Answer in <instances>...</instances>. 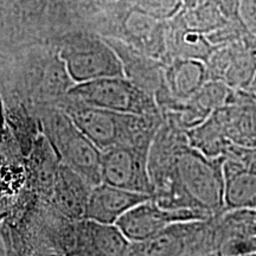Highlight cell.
<instances>
[{
    "instance_id": "cell-17",
    "label": "cell",
    "mask_w": 256,
    "mask_h": 256,
    "mask_svg": "<svg viewBox=\"0 0 256 256\" xmlns=\"http://www.w3.org/2000/svg\"><path fill=\"white\" fill-rule=\"evenodd\" d=\"M238 2V0H218L220 8H222L224 14H226L229 19H234V17H235V11Z\"/></svg>"
},
{
    "instance_id": "cell-11",
    "label": "cell",
    "mask_w": 256,
    "mask_h": 256,
    "mask_svg": "<svg viewBox=\"0 0 256 256\" xmlns=\"http://www.w3.org/2000/svg\"><path fill=\"white\" fill-rule=\"evenodd\" d=\"M92 188V185H89L82 176L60 162L54 179L51 202L54 208L66 218L84 220Z\"/></svg>"
},
{
    "instance_id": "cell-6",
    "label": "cell",
    "mask_w": 256,
    "mask_h": 256,
    "mask_svg": "<svg viewBox=\"0 0 256 256\" xmlns=\"http://www.w3.org/2000/svg\"><path fill=\"white\" fill-rule=\"evenodd\" d=\"M151 146H116L102 152V183L153 196L154 188L148 170Z\"/></svg>"
},
{
    "instance_id": "cell-2",
    "label": "cell",
    "mask_w": 256,
    "mask_h": 256,
    "mask_svg": "<svg viewBox=\"0 0 256 256\" xmlns=\"http://www.w3.org/2000/svg\"><path fill=\"white\" fill-rule=\"evenodd\" d=\"M40 130L60 164L76 171L89 185L102 183V151L76 126L60 107L46 110L40 119Z\"/></svg>"
},
{
    "instance_id": "cell-18",
    "label": "cell",
    "mask_w": 256,
    "mask_h": 256,
    "mask_svg": "<svg viewBox=\"0 0 256 256\" xmlns=\"http://www.w3.org/2000/svg\"><path fill=\"white\" fill-rule=\"evenodd\" d=\"M46 0H24V2L28 6H32L34 8H37L38 6L43 5Z\"/></svg>"
},
{
    "instance_id": "cell-1",
    "label": "cell",
    "mask_w": 256,
    "mask_h": 256,
    "mask_svg": "<svg viewBox=\"0 0 256 256\" xmlns=\"http://www.w3.org/2000/svg\"><path fill=\"white\" fill-rule=\"evenodd\" d=\"M102 152L116 146L152 145L164 120L162 115H136L90 107L69 100L62 107Z\"/></svg>"
},
{
    "instance_id": "cell-10",
    "label": "cell",
    "mask_w": 256,
    "mask_h": 256,
    "mask_svg": "<svg viewBox=\"0 0 256 256\" xmlns=\"http://www.w3.org/2000/svg\"><path fill=\"white\" fill-rule=\"evenodd\" d=\"M150 200H152L151 194L100 183L92 188L84 218L98 223L116 224L127 211Z\"/></svg>"
},
{
    "instance_id": "cell-12",
    "label": "cell",
    "mask_w": 256,
    "mask_h": 256,
    "mask_svg": "<svg viewBox=\"0 0 256 256\" xmlns=\"http://www.w3.org/2000/svg\"><path fill=\"white\" fill-rule=\"evenodd\" d=\"M208 81L209 74L203 60L174 58L164 66L165 89L178 101L191 98Z\"/></svg>"
},
{
    "instance_id": "cell-7",
    "label": "cell",
    "mask_w": 256,
    "mask_h": 256,
    "mask_svg": "<svg viewBox=\"0 0 256 256\" xmlns=\"http://www.w3.org/2000/svg\"><path fill=\"white\" fill-rule=\"evenodd\" d=\"M209 80L224 82L232 89H249L256 75V36L216 46L206 60Z\"/></svg>"
},
{
    "instance_id": "cell-19",
    "label": "cell",
    "mask_w": 256,
    "mask_h": 256,
    "mask_svg": "<svg viewBox=\"0 0 256 256\" xmlns=\"http://www.w3.org/2000/svg\"><path fill=\"white\" fill-rule=\"evenodd\" d=\"M249 90H252V92H256V75H255V78H254V80H252V83L250 88H249Z\"/></svg>"
},
{
    "instance_id": "cell-5",
    "label": "cell",
    "mask_w": 256,
    "mask_h": 256,
    "mask_svg": "<svg viewBox=\"0 0 256 256\" xmlns=\"http://www.w3.org/2000/svg\"><path fill=\"white\" fill-rule=\"evenodd\" d=\"M60 60L74 83L126 76L124 63L108 40L72 38L60 50Z\"/></svg>"
},
{
    "instance_id": "cell-8",
    "label": "cell",
    "mask_w": 256,
    "mask_h": 256,
    "mask_svg": "<svg viewBox=\"0 0 256 256\" xmlns=\"http://www.w3.org/2000/svg\"><path fill=\"white\" fill-rule=\"evenodd\" d=\"M211 217L200 210L164 209L153 200H150L127 211L118 220L116 226L130 242L138 243L153 238L171 224L204 220Z\"/></svg>"
},
{
    "instance_id": "cell-15",
    "label": "cell",
    "mask_w": 256,
    "mask_h": 256,
    "mask_svg": "<svg viewBox=\"0 0 256 256\" xmlns=\"http://www.w3.org/2000/svg\"><path fill=\"white\" fill-rule=\"evenodd\" d=\"M234 19L247 34L256 36V0H238Z\"/></svg>"
},
{
    "instance_id": "cell-16",
    "label": "cell",
    "mask_w": 256,
    "mask_h": 256,
    "mask_svg": "<svg viewBox=\"0 0 256 256\" xmlns=\"http://www.w3.org/2000/svg\"><path fill=\"white\" fill-rule=\"evenodd\" d=\"M220 255L222 256H238L256 254V236L247 238L230 240L220 247Z\"/></svg>"
},
{
    "instance_id": "cell-9",
    "label": "cell",
    "mask_w": 256,
    "mask_h": 256,
    "mask_svg": "<svg viewBox=\"0 0 256 256\" xmlns=\"http://www.w3.org/2000/svg\"><path fill=\"white\" fill-rule=\"evenodd\" d=\"M212 114L232 145L256 148V92L235 89L229 104Z\"/></svg>"
},
{
    "instance_id": "cell-4",
    "label": "cell",
    "mask_w": 256,
    "mask_h": 256,
    "mask_svg": "<svg viewBox=\"0 0 256 256\" xmlns=\"http://www.w3.org/2000/svg\"><path fill=\"white\" fill-rule=\"evenodd\" d=\"M66 98L74 102L136 115H162L156 95L130 81L126 76L104 78L75 83Z\"/></svg>"
},
{
    "instance_id": "cell-3",
    "label": "cell",
    "mask_w": 256,
    "mask_h": 256,
    "mask_svg": "<svg viewBox=\"0 0 256 256\" xmlns=\"http://www.w3.org/2000/svg\"><path fill=\"white\" fill-rule=\"evenodd\" d=\"M223 162V156H206L188 140L180 146L176 158L178 182L192 206L212 217L226 211Z\"/></svg>"
},
{
    "instance_id": "cell-13",
    "label": "cell",
    "mask_w": 256,
    "mask_h": 256,
    "mask_svg": "<svg viewBox=\"0 0 256 256\" xmlns=\"http://www.w3.org/2000/svg\"><path fill=\"white\" fill-rule=\"evenodd\" d=\"M166 46L168 62L174 58L200 60L206 62L216 48L210 43L206 34L185 28L176 18L168 22Z\"/></svg>"
},
{
    "instance_id": "cell-20",
    "label": "cell",
    "mask_w": 256,
    "mask_h": 256,
    "mask_svg": "<svg viewBox=\"0 0 256 256\" xmlns=\"http://www.w3.org/2000/svg\"><path fill=\"white\" fill-rule=\"evenodd\" d=\"M238 256H256V254H248V255H238Z\"/></svg>"
},
{
    "instance_id": "cell-14",
    "label": "cell",
    "mask_w": 256,
    "mask_h": 256,
    "mask_svg": "<svg viewBox=\"0 0 256 256\" xmlns=\"http://www.w3.org/2000/svg\"><path fill=\"white\" fill-rule=\"evenodd\" d=\"M174 18L185 28L204 34L216 31L229 22L218 2H211L194 8L180 10Z\"/></svg>"
}]
</instances>
